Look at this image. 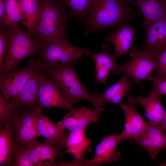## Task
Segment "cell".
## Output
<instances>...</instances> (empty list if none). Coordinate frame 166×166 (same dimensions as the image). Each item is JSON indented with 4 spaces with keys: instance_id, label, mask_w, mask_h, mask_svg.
Listing matches in <instances>:
<instances>
[{
    "instance_id": "1",
    "label": "cell",
    "mask_w": 166,
    "mask_h": 166,
    "mask_svg": "<svg viewBox=\"0 0 166 166\" xmlns=\"http://www.w3.org/2000/svg\"><path fill=\"white\" fill-rule=\"evenodd\" d=\"M123 0H94L85 22V35L110 27L131 25L132 22L142 15L138 9Z\"/></svg>"
},
{
    "instance_id": "2",
    "label": "cell",
    "mask_w": 166,
    "mask_h": 166,
    "mask_svg": "<svg viewBox=\"0 0 166 166\" xmlns=\"http://www.w3.org/2000/svg\"><path fill=\"white\" fill-rule=\"evenodd\" d=\"M37 21L32 35L40 41L50 39L68 40L66 25L72 18L61 4L54 0H39Z\"/></svg>"
},
{
    "instance_id": "3",
    "label": "cell",
    "mask_w": 166,
    "mask_h": 166,
    "mask_svg": "<svg viewBox=\"0 0 166 166\" xmlns=\"http://www.w3.org/2000/svg\"><path fill=\"white\" fill-rule=\"evenodd\" d=\"M76 63L46 67L40 62L41 72L49 77L74 103L80 101L90 102L94 108L104 106L105 104L97 94H92L86 89L79 80L76 72Z\"/></svg>"
},
{
    "instance_id": "4",
    "label": "cell",
    "mask_w": 166,
    "mask_h": 166,
    "mask_svg": "<svg viewBox=\"0 0 166 166\" xmlns=\"http://www.w3.org/2000/svg\"><path fill=\"white\" fill-rule=\"evenodd\" d=\"M24 26L22 23H18L6 28L8 47L4 62L0 69V77L17 68L19 63L24 59L38 53L40 50V42L32 38L31 35L25 31Z\"/></svg>"
},
{
    "instance_id": "5",
    "label": "cell",
    "mask_w": 166,
    "mask_h": 166,
    "mask_svg": "<svg viewBox=\"0 0 166 166\" xmlns=\"http://www.w3.org/2000/svg\"><path fill=\"white\" fill-rule=\"evenodd\" d=\"M41 48L38 53L40 62L46 67L77 63L83 55L88 56L90 48L74 46L68 40L50 39L40 41Z\"/></svg>"
},
{
    "instance_id": "6",
    "label": "cell",
    "mask_w": 166,
    "mask_h": 166,
    "mask_svg": "<svg viewBox=\"0 0 166 166\" xmlns=\"http://www.w3.org/2000/svg\"><path fill=\"white\" fill-rule=\"evenodd\" d=\"M43 107L39 104L28 109L13 119L15 129V140L18 147L27 148L37 141L39 137L37 121Z\"/></svg>"
},
{
    "instance_id": "7",
    "label": "cell",
    "mask_w": 166,
    "mask_h": 166,
    "mask_svg": "<svg viewBox=\"0 0 166 166\" xmlns=\"http://www.w3.org/2000/svg\"><path fill=\"white\" fill-rule=\"evenodd\" d=\"M38 103L48 109L56 107L69 111L74 103L49 77L41 72Z\"/></svg>"
},
{
    "instance_id": "8",
    "label": "cell",
    "mask_w": 166,
    "mask_h": 166,
    "mask_svg": "<svg viewBox=\"0 0 166 166\" xmlns=\"http://www.w3.org/2000/svg\"><path fill=\"white\" fill-rule=\"evenodd\" d=\"M129 54L131 59L123 65H118V69L141 88V81L149 80L152 72L156 70V65L152 58L137 46L133 47Z\"/></svg>"
},
{
    "instance_id": "9",
    "label": "cell",
    "mask_w": 166,
    "mask_h": 166,
    "mask_svg": "<svg viewBox=\"0 0 166 166\" xmlns=\"http://www.w3.org/2000/svg\"><path fill=\"white\" fill-rule=\"evenodd\" d=\"M39 61L38 58H33L27 66L17 67L0 77V89L6 99L13 98L20 92L34 73Z\"/></svg>"
},
{
    "instance_id": "10",
    "label": "cell",
    "mask_w": 166,
    "mask_h": 166,
    "mask_svg": "<svg viewBox=\"0 0 166 166\" xmlns=\"http://www.w3.org/2000/svg\"><path fill=\"white\" fill-rule=\"evenodd\" d=\"M105 109L103 107L90 109L85 106L73 107L57 124L63 130L69 132L78 129H86L90 123L97 122Z\"/></svg>"
},
{
    "instance_id": "11",
    "label": "cell",
    "mask_w": 166,
    "mask_h": 166,
    "mask_svg": "<svg viewBox=\"0 0 166 166\" xmlns=\"http://www.w3.org/2000/svg\"><path fill=\"white\" fill-rule=\"evenodd\" d=\"M124 140L121 133L107 135L96 146L95 154L90 159L84 160L85 166H98L119 161L121 152L116 151L117 145Z\"/></svg>"
},
{
    "instance_id": "12",
    "label": "cell",
    "mask_w": 166,
    "mask_h": 166,
    "mask_svg": "<svg viewBox=\"0 0 166 166\" xmlns=\"http://www.w3.org/2000/svg\"><path fill=\"white\" fill-rule=\"evenodd\" d=\"M135 98L128 96L127 102L119 104L124 113L125 123L124 129L121 133L124 140L136 139L146 129L148 121H145L138 111Z\"/></svg>"
},
{
    "instance_id": "13",
    "label": "cell",
    "mask_w": 166,
    "mask_h": 166,
    "mask_svg": "<svg viewBox=\"0 0 166 166\" xmlns=\"http://www.w3.org/2000/svg\"><path fill=\"white\" fill-rule=\"evenodd\" d=\"M111 48L110 45L103 44L101 47V52L93 53L90 51L89 53V55L92 57L94 62L95 85L101 83L107 87V81L109 73L116 75L120 72L116 61L117 57L112 54Z\"/></svg>"
},
{
    "instance_id": "14",
    "label": "cell",
    "mask_w": 166,
    "mask_h": 166,
    "mask_svg": "<svg viewBox=\"0 0 166 166\" xmlns=\"http://www.w3.org/2000/svg\"><path fill=\"white\" fill-rule=\"evenodd\" d=\"M144 27V42L140 49L154 60L166 46V19L153 22Z\"/></svg>"
},
{
    "instance_id": "15",
    "label": "cell",
    "mask_w": 166,
    "mask_h": 166,
    "mask_svg": "<svg viewBox=\"0 0 166 166\" xmlns=\"http://www.w3.org/2000/svg\"><path fill=\"white\" fill-rule=\"evenodd\" d=\"M130 142L142 147L154 160L159 153L166 147V133L159 125L148 121V126L144 131L136 139L130 140Z\"/></svg>"
},
{
    "instance_id": "16",
    "label": "cell",
    "mask_w": 166,
    "mask_h": 166,
    "mask_svg": "<svg viewBox=\"0 0 166 166\" xmlns=\"http://www.w3.org/2000/svg\"><path fill=\"white\" fill-rule=\"evenodd\" d=\"M30 159L37 166H56L57 157L65 155L63 148L44 140L38 141L26 148Z\"/></svg>"
},
{
    "instance_id": "17",
    "label": "cell",
    "mask_w": 166,
    "mask_h": 166,
    "mask_svg": "<svg viewBox=\"0 0 166 166\" xmlns=\"http://www.w3.org/2000/svg\"><path fill=\"white\" fill-rule=\"evenodd\" d=\"M40 63L39 60L34 74L20 92L12 98L11 103L14 106L28 109L38 104L41 73Z\"/></svg>"
},
{
    "instance_id": "18",
    "label": "cell",
    "mask_w": 166,
    "mask_h": 166,
    "mask_svg": "<svg viewBox=\"0 0 166 166\" xmlns=\"http://www.w3.org/2000/svg\"><path fill=\"white\" fill-rule=\"evenodd\" d=\"M130 25H122L115 32H113L105 36L104 41L113 45L114 55L116 57L125 56L130 52L132 44L136 39L135 30L136 27H132Z\"/></svg>"
},
{
    "instance_id": "19",
    "label": "cell",
    "mask_w": 166,
    "mask_h": 166,
    "mask_svg": "<svg viewBox=\"0 0 166 166\" xmlns=\"http://www.w3.org/2000/svg\"><path fill=\"white\" fill-rule=\"evenodd\" d=\"M37 129L39 137H45L44 140L63 148L66 147L69 134L64 132L57 124L52 122L42 111L38 119Z\"/></svg>"
},
{
    "instance_id": "20",
    "label": "cell",
    "mask_w": 166,
    "mask_h": 166,
    "mask_svg": "<svg viewBox=\"0 0 166 166\" xmlns=\"http://www.w3.org/2000/svg\"><path fill=\"white\" fill-rule=\"evenodd\" d=\"M15 127L13 121L0 129V166H13L14 154L18 147L14 137Z\"/></svg>"
},
{
    "instance_id": "21",
    "label": "cell",
    "mask_w": 166,
    "mask_h": 166,
    "mask_svg": "<svg viewBox=\"0 0 166 166\" xmlns=\"http://www.w3.org/2000/svg\"><path fill=\"white\" fill-rule=\"evenodd\" d=\"M161 97L151 91L146 97L138 96L135 98L136 103L143 108L144 116L150 123L154 124L160 125L166 113L162 104Z\"/></svg>"
},
{
    "instance_id": "22",
    "label": "cell",
    "mask_w": 166,
    "mask_h": 166,
    "mask_svg": "<svg viewBox=\"0 0 166 166\" xmlns=\"http://www.w3.org/2000/svg\"><path fill=\"white\" fill-rule=\"evenodd\" d=\"M131 4L141 11L143 26L166 19V0H134Z\"/></svg>"
},
{
    "instance_id": "23",
    "label": "cell",
    "mask_w": 166,
    "mask_h": 166,
    "mask_svg": "<svg viewBox=\"0 0 166 166\" xmlns=\"http://www.w3.org/2000/svg\"><path fill=\"white\" fill-rule=\"evenodd\" d=\"M85 129H78L69 132L65 154H70L74 157L75 160H84L86 154L91 152L90 145L91 140L86 137Z\"/></svg>"
},
{
    "instance_id": "24",
    "label": "cell",
    "mask_w": 166,
    "mask_h": 166,
    "mask_svg": "<svg viewBox=\"0 0 166 166\" xmlns=\"http://www.w3.org/2000/svg\"><path fill=\"white\" fill-rule=\"evenodd\" d=\"M132 82L128 77L124 73L117 82L107 88L98 96L105 104L107 103L119 104L130 91Z\"/></svg>"
},
{
    "instance_id": "25",
    "label": "cell",
    "mask_w": 166,
    "mask_h": 166,
    "mask_svg": "<svg viewBox=\"0 0 166 166\" xmlns=\"http://www.w3.org/2000/svg\"><path fill=\"white\" fill-rule=\"evenodd\" d=\"M22 15L21 22L31 35L36 24L39 12V0H18Z\"/></svg>"
},
{
    "instance_id": "26",
    "label": "cell",
    "mask_w": 166,
    "mask_h": 166,
    "mask_svg": "<svg viewBox=\"0 0 166 166\" xmlns=\"http://www.w3.org/2000/svg\"><path fill=\"white\" fill-rule=\"evenodd\" d=\"M65 8L68 9L72 18L86 21L94 0H57Z\"/></svg>"
},
{
    "instance_id": "27",
    "label": "cell",
    "mask_w": 166,
    "mask_h": 166,
    "mask_svg": "<svg viewBox=\"0 0 166 166\" xmlns=\"http://www.w3.org/2000/svg\"><path fill=\"white\" fill-rule=\"evenodd\" d=\"M25 108L14 106L3 94L0 93V127L2 128L13 121L16 115L26 111Z\"/></svg>"
},
{
    "instance_id": "28",
    "label": "cell",
    "mask_w": 166,
    "mask_h": 166,
    "mask_svg": "<svg viewBox=\"0 0 166 166\" xmlns=\"http://www.w3.org/2000/svg\"><path fill=\"white\" fill-rule=\"evenodd\" d=\"M22 15L18 0H6V15L0 27H8L22 21Z\"/></svg>"
},
{
    "instance_id": "29",
    "label": "cell",
    "mask_w": 166,
    "mask_h": 166,
    "mask_svg": "<svg viewBox=\"0 0 166 166\" xmlns=\"http://www.w3.org/2000/svg\"><path fill=\"white\" fill-rule=\"evenodd\" d=\"M154 61L156 65L157 72L153 77L166 78V46L158 53Z\"/></svg>"
},
{
    "instance_id": "30",
    "label": "cell",
    "mask_w": 166,
    "mask_h": 166,
    "mask_svg": "<svg viewBox=\"0 0 166 166\" xmlns=\"http://www.w3.org/2000/svg\"><path fill=\"white\" fill-rule=\"evenodd\" d=\"M14 155V163L13 166L35 165L30 159L26 148L18 147Z\"/></svg>"
},
{
    "instance_id": "31",
    "label": "cell",
    "mask_w": 166,
    "mask_h": 166,
    "mask_svg": "<svg viewBox=\"0 0 166 166\" xmlns=\"http://www.w3.org/2000/svg\"><path fill=\"white\" fill-rule=\"evenodd\" d=\"M8 47V38L6 29L0 27V69L3 65Z\"/></svg>"
},
{
    "instance_id": "32",
    "label": "cell",
    "mask_w": 166,
    "mask_h": 166,
    "mask_svg": "<svg viewBox=\"0 0 166 166\" xmlns=\"http://www.w3.org/2000/svg\"><path fill=\"white\" fill-rule=\"evenodd\" d=\"M148 80L153 84L152 91L158 95L166 96V78H157L152 76Z\"/></svg>"
},
{
    "instance_id": "33",
    "label": "cell",
    "mask_w": 166,
    "mask_h": 166,
    "mask_svg": "<svg viewBox=\"0 0 166 166\" xmlns=\"http://www.w3.org/2000/svg\"><path fill=\"white\" fill-rule=\"evenodd\" d=\"M6 15V0H0V25L3 23Z\"/></svg>"
},
{
    "instance_id": "34",
    "label": "cell",
    "mask_w": 166,
    "mask_h": 166,
    "mask_svg": "<svg viewBox=\"0 0 166 166\" xmlns=\"http://www.w3.org/2000/svg\"><path fill=\"white\" fill-rule=\"evenodd\" d=\"M159 126L164 131H166V113L163 121Z\"/></svg>"
},
{
    "instance_id": "35",
    "label": "cell",
    "mask_w": 166,
    "mask_h": 166,
    "mask_svg": "<svg viewBox=\"0 0 166 166\" xmlns=\"http://www.w3.org/2000/svg\"><path fill=\"white\" fill-rule=\"evenodd\" d=\"M126 2L130 4L134 0H123Z\"/></svg>"
}]
</instances>
